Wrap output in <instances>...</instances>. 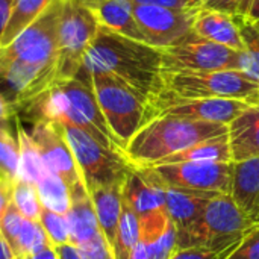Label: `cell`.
Returning a JSON list of instances; mask_svg holds the SVG:
<instances>
[{
	"instance_id": "ab89813d",
	"label": "cell",
	"mask_w": 259,
	"mask_h": 259,
	"mask_svg": "<svg viewBox=\"0 0 259 259\" xmlns=\"http://www.w3.org/2000/svg\"><path fill=\"white\" fill-rule=\"evenodd\" d=\"M244 23H258L259 21V0H250L246 12L240 18Z\"/></svg>"
},
{
	"instance_id": "f546056e",
	"label": "cell",
	"mask_w": 259,
	"mask_h": 259,
	"mask_svg": "<svg viewBox=\"0 0 259 259\" xmlns=\"http://www.w3.org/2000/svg\"><path fill=\"white\" fill-rule=\"evenodd\" d=\"M12 205L27 220L39 222L42 205L38 197L36 185L17 179L12 184Z\"/></svg>"
},
{
	"instance_id": "9a60e30c",
	"label": "cell",
	"mask_w": 259,
	"mask_h": 259,
	"mask_svg": "<svg viewBox=\"0 0 259 259\" xmlns=\"http://www.w3.org/2000/svg\"><path fill=\"white\" fill-rule=\"evenodd\" d=\"M123 202L138 217L165 209V184L152 168H134L123 184Z\"/></svg>"
},
{
	"instance_id": "ac0fdd59",
	"label": "cell",
	"mask_w": 259,
	"mask_h": 259,
	"mask_svg": "<svg viewBox=\"0 0 259 259\" xmlns=\"http://www.w3.org/2000/svg\"><path fill=\"white\" fill-rule=\"evenodd\" d=\"M96 15L99 26L114 33L146 42L134 17V3L129 0H80ZM147 44V42H146Z\"/></svg>"
},
{
	"instance_id": "7402d4cb",
	"label": "cell",
	"mask_w": 259,
	"mask_h": 259,
	"mask_svg": "<svg viewBox=\"0 0 259 259\" xmlns=\"http://www.w3.org/2000/svg\"><path fill=\"white\" fill-rule=\"evenodd\" d=\"M215 196L217 194L212 193L179 190L165 185V211L171 223L179 231L191 225L203 212L208 202Z\"/></svg>"
},
{
	"instance_id": "ffe728a7",
	"label": "cell",
	"mask_w": 259,
	"mask_h": 259,
	"mask_svg": "<svg viewBox=\"0 0 259 259\" xmlns=\"http://www.w3.org/2000/svg\"><path fill=\"white\" fill-rule=\"evenodd\" d=\"M228 135L232 162L259 156V102L250 103L229 124Z\"/></svg>"
},
{
	"instance_id": "7dc6e473",
	"label": "cell",
	"mask_w": 259,
	"mask_h": 259,
	"mask_svg": "<svg viewBox=\"0 0 259 259\" xmlns=\"http://www.w3.org/2000/svg\"><path fill=\"white\" fill-rule=\"evenodd\" d=\"M0 238H2V235H0Z\"/></svg>"
},
{
	"instance_id": "2e32d148",
	"label": "cell",
	"mask_w": 259,
	"mask_h": 259,
	"mask_svg": "<svg viewBox=\"0 0 259 259\" xmlns=\"http://www.w3.org/2000/svg\"><path fill=\"white\" fill-rule=\"evenodd\" d=\"M67 220L70 226V241L74 247L88 244L102 234L91 196L83 182L70 188V209L67 212Z\"/></svg>"
},
{
	"instance_id": "c3c4849f",
	"label": "cell",
	"mask_w": 259,
	"mask_h": 259,
	"mask_svg": "<svg viewBox=\"0 0 259 259\" xmlns=\"http://www.w3.org/2000/svg\"><path fill=\"white\" fill-rule=\"evenodd\" d=\"M258 24H259V21H258Z\"/></svg>"
},
{
	"instance_id": "44dd1931",
	"label": "cell",
	"mask_w": 259,
	"mask_h": 259,
	"mask_svg": "<svg viewBox=\"0 0 259 259\" xmlns=\"http://www.w3.org/2000/svg\"><path fill=\"white\" fill-rule=\"evenodd\" d=\"M123 184L124 182L112 184L90 191L100 232L106 244L109 246L111 252L114 250L115 246L118 222L123 209Z\"/></svg>"
},
{
	"instance_id": "d6986e66",
	"label": "cell",
	"mask_w": 259,
	"mask_h": 259,
	"mask_svg": "<svg viewBox=\"0 0 259 259\" xmlns=\"http://www.w3.org/2000/svg\"><path fill=\"white\" fill-rule=\"evenodd\" d=\"M231 197L249 220L259 223V156L234 162Z\"/></svg>"
},
{
	"instance_id": "f1b7e54d",
	"label": "cell",
	"mask_w": 259,
	"mask_h": 259,
	"mask_svg": "<svg viewBox=\"0 0 259 259\" xmlns=\"http://www.w3.org/2000/svg\"><path fill=\"white\" fill-rule=\"evenodd\" d=\"M240 29L243 39L241 73H244L252 80L259 82V24L241 21Z\"/></svg>"
},
{
	"instance_id": "ba28073f",
	"label": "cell",
	"mask_w": 259,
	"mask_h": 259,
	"mask_svg": "<svg viewBox=\"0 0 259 259\" xmlns=\"http://www.w3.org/2000/svg\"><path fill=\"white\" fill-rule=\"evenodd\" d=\"M99 27L96 15L83 2L64 0L58 27V82L77 76Z\"/></svg>"
},
{
	"instance_id": "8992f818",
	"label": "cell",
	"mask_w": 259,
	"mask_h": 259,
	"mask_svg": "<svg viewBox=\"0 0 259 259\" xmlns=\"http://www.w3.org/2000/svg\"><path fill=\"white\" fill-rule=\"evenodd\" d=\"M165 91L184 99H237L259 102V82L237 70L164 71Z\"/></svg>"
},
{
	"instance_id": "836d02e7",
	"label": "cell",
	"mask_w": 259,
	"mask_h": 259,
	"mask_svg": "<svg viewBox=\"0 0 259 259\" xmlns=\"http://www.w3.org/2000/svg\"><path fill=\"white\" fill-rule=\"evenodd\" d=\"M249 3H250V0H202L200 8L222 11V12H226V14L241 18L243 14L246 12Z\"/></svg>"
},
{
	"instance_id": "74e56055",
	"label": "cell",
	"mask_w": 259,
	"mask_h": 259,
	"mask_svg": "<svg viewBox=\"0 0 259 259\" xmlns=\"http://www.w3.org/2000/svg\"><path fill=\"white\" fill-rule=\"evenodd\" d=\"M134 5H155V6H167L176 9H188L184 0H129Z\"/></svg>"
},
{
	"instance_id": "52a82bcc",
	"label": "cell",
	"mask_w": 259,
	"mask_h": 259,
	"mask_svg": "<svg viewBox=\"0 0 259 259\" xmlns=\"http://www.w3.org/2000/svg\"><path fill=\"white\" fill-rule=\"evenodd\" d=\"M59 126L70 144L82 182L88 193L100 187L124 182L132 167L121 152L102 146L90 134L76 126Z\"/></svg>"
},
{
	"instance_id": "277c9868",
	"label": "cell",
	"mask_w": 259,
	"mask_h": 259,
	"mask_svg": "<svg viewBox=\"0 0 259 259\" xmlns=\"http://www.w3.org/2000/svg\"><path fill=\"white\" fill-rule=\"evenodd\" d=\"M253 225L232 200L231 194H217L191 225L178 231V250L203 249L222 255Z\"/></svg>"
},
{
	"instance_id": "d6a6232c",
	"label": "cell",
	"mask_w": 259,
	"mask_h": 259,
	"mask_svg": "<svg viewBox=\"0 0 259 259\" xmlns=\"http://www.w3.org/2000/svg\"><path fill=\"white\" fill-rule=\"evenodd\" d=\"M150 259H171L178 252V229L171 223H168L164 234L149 247Z\"/></svg>"
},
{
	"instance_id": "bcb514c9",
	"label": "cell",
	"mask_w": 259,
	"mask_h": 259,
	"mask_svg": "<svg viewBox=\"0 0 259 259\" xmlns=\"http://www.w3.org/2000/svg\"><path fill=\"white\" fill-rule=\"evenodd\" d=\"M187 3L188 8H200V2L202 0H184Z\"/></svg>"
},
{
	"instance_id": "f35d334b",
	"label": "cell",
	"mask_w": 259,
	"mask_h": 259,
	"mask_svg": "<svg viewBox=\"0 0 259 259\" xmlns=\"http://www.w3.org/2000/svg\"><path fill=\"white\" fill-rule=\"evenodd\" d=\"M12 5H14V0H0V38L5 32L6 24H8Z\"/></svg>"
},
{
	"instance_id": "484cf974",
	"label": "cell",
	"mask_w": 259,
	"mask_h": 259,
	"mask_svg": "<svg viewBox=\"0 0 259 259\" xmlns=\"http://www.w3.org/2000/svg\"><path fill=\"white\" fill-rule=\"evenodd\" d=\"M36 191L42 208L67 215L70 209V187L62 178L46 170L36 184Z\"/></svg>"
},
{
	"instance_id": "1f68e13d",
	"label": "cell",
	"mask_w": 259,
	"mask_h": 259,
	"mask_svg": "<svg viewBox=\"0 0 259 259\" xmlns=\"http://www.w3.org/2000/svg\"><path fill=\"white\" fill-rule=\"evenodd\" d=\"M220 259H259V223H255Z\"/></svg>"
},
{
	"instance_id": "f6af8a7d",
	"label": "cell",
	"mask_w": 259,
	"mask_h": 259,
	"mask_svg": "<svg viewBox=\"0 0 259 259\" xmlns=\"http://www.w3.org/2000/svg\"><path fill=\"white\" fill-rule=\"evenodd\" d=\"M0 259H17L3 238H0Z\"/></svg>"
},
{
	"instance_id": "4dcf8cb0",
	"label": "cell",
	"mask_w": 259,
	"mask_h": 259,
	"mask_svg": "<svg viewBox=\"0 0 259 259\" xmlns=\"http://www.w3.org/2000/svg\"><path fill=\"white\" fill-rule=\"evenodd\" d=\"M39 225L44 229L50 244L56 249L71 244L70 241V226L67 215L49 211L42 208L41 215H39Z\"/></svg>"
},
{
	"instance_id": "5bb4252c",
	"label": "cell",
	"mask_w": 259,
	"mask_h": 259,
	"mask_svg": "<svg viewBox=\"0 0 259 259\" xmlns=\"http://www.w3.org/2000/svg\"><path fill=\"white\" fill-rule=\"evenodd\" d=\"M0 235L17 259L30 258L50 246L39 222L24 219L12 202L0 219Z\"/></svg>"
},
{
	"instance_id": "7a4b0ae2",
	"label": "cell",
	"mask_w": 259,
	"mask_h": 259,
	"mask_svg": "<svg viewBox=\"0 0 259 259\" xmlns=\"http://www.w3.org/2000/svg\"><path fill=\"white\" fill-rule=\"evenodd\" d=\"M80 70L87 74L102 73L118 79L143 96L147 105L165 90L161 49L105 27H99Z\"/></svg>"
},
{
	"instance_id": "6da1fadb",
	"label": "cell",
	"mask_w": 259,
	"mask_h": 259,
	"mask_svg": "<svg viewBox=\"0 0 259 259\" xmlns=\"http://www.w3.org/2000/svg\"><path fill=\"white\" fill-rule=\"evenodd\" d=\"M64 0L52 5L0 49V93L15 114L58 82V27Z\"/></svg>"
},
{
	"instance_id": "cb8c5ba5",
	"label": "cell",
	"mask_w": 259,
	"mask_h": 259,
	"mask_svg": "<svg viewBox=\"0 0 259 259\" xmlns=\"http://www.w3.org/2000/svg\"><path fill=\"white\" fill-rule=\"evenodd\" d=\"M53 0H14L11 15L0 38V49L9 46L21 32H24Z\"/></svg>"
},
{
	"instance_id": "9c48e42d",
	"label": "cell",
	"mask_w": 259,
	"mask_h": 259,
	"mask_svg": "<svg viewBox=\"0 0 259 259\" xmlns=\"http://www.w3.org/2000/svg\"><path fill=\"white\" fill-rule=\"evenodd\" d=\"M162 68L176 71H241V52L217 44L191 32L185 39L171 47L161 49Z\"/></svg>"
},
{
	"instance_id": "4316f807",
	"label": "cell",
	"mask_w": 259,
	"mask_h": 259,
	"mask_svg": "<svg viewBox=\"0 0 259 259\" xmlns=\"http://www.w3.org/2000/svg\"><path fill=\"white\" fill-rule=\"evenodd\" d=\"M140 241V217L123 202L121 217L118 222L117 240L112 250L114 259H131L132 250Z\"/></svg>"
},
{
	"instance_id": "60d3db41",
	"label": "cell",
	"mask_w": 259,
	"mask_h": 259,
	"mask_svg": "<svg viewBox=\"0 0 259 259\" xmlns=\"http://www.w3.org/2000/svg\"><path fill=\"white\" fill-rule=\"evenodd\" d=\"M14 117H15V111L0 93V121H11V118Z\"/></svg>"
},
{
	"instance_id": "83f0119b",
	"label": "cell",
	"mask_w": 259,
	"mask_h": 259,
	"mask_svg": "<svg viewBox=\"0 0 259 259\" xmlns=\"http://www.w3.org/2000/svg\"><path fill=\"white\" fill-rule=\"evenodd\" d=\"M9 123L11 121H0V178L14 184L18 179L20 146Z\"/></svg>"
},
{
	"instance_id": "4fadbf2b",
	"label": "cell",
	"mask_w": 259,
	"mask_h": 259,
	"mask_svg": "<svg viewBox=\"0 0 259 259\" xmlns=\"http://www.w3.org/2000/svg\"><path fill=\"white\" fill-rule=\"evenodd\" d=\"M30 135L49 171L62 178L70 188L82 182L76 159L59 124L44 120L33 121Z\"/></svg>"
},
{
	"instance_id": "d4e9b609",
	"label": "cell",
	"mask_w": 259,
	"mask_h": 259,
	"mask_svg": "<svg viewBox=\"0 0 259 259\" xmlns=\"http://www.w3.org/2000/svg\"><path fill=\"white\" fill-rule=\"evenodd\" d=\"M17 123V138L20 146V161H18V179L36 185L38 181L46 173V165L35 144L30 132H27L20 121L15 118Z\"/></svg>"
},
{
	"instance_id": "7bdbcfd3",
	"label": "cell",
	"mask_w": 259,
	"mask_h": 259,
	"mask_svg": "<svg viewBox=\"0 0 259 259\" xmlns=\"http://www.w3.org/2000/svg\"><path fill=\"white\" fill-rule=\"evenodd\" d=\"M131 259H150V252L146 243H143L141 240L137 243V246L132 250Z\"/></svg>"
},
{
	"instance_id": "8fae6325",
	"label": "cell",
	"mask_w": 259,
	"mask_h": 259,
	"mask_svg": "<svg viewBox=\"0 0 259 259\" xmlns=\"http://www.w3.org/2000/svg\"><path fill=\"white\" fill-rule=\"evenodd\" d=\"M200 8L176 9L155 5H134V17L146 42L156 47L179 44L193 32V24Z\"/></svg>"
},
{
	"instance_id": "e0dca14e",
	"label": "cell",
	"mask_w": 259,
	"mask_h": 259,
	"mask_svg": "<svg viewBox=\"0 0 259 259\" xmlns=\"http://www.w3.org/2000/svg\"><path fill=\"white\" fill-rule=\"evenodd\" d=\"M240 23V18L235 15L200 8L193 24V32L232 50L243 52Z\"/></svg>"
},
{
	"instance_id": "ee69618b",
	"label": "cell",
	"mask_w": 259,
	"mask_h": 259,
	"mask_svg": "<svg viewBox=\"0 0 259 259\" xmlns=\"http://www.w3.org/2000/svg\"><path fill=\"white\" fill-rule=\"evenodd\" d=\"M27 259H61V258H59L58 249H56V247H53V246L50 244V246H47L46 249H42L41 252L35 253L33 256H30V258H27Z\"/></svg>"
},
{
	"instance_id": "3957f363",
	"label": "cell",
	"mask_w": 259,
	"mask_h": 259,
	"mask_svg": "<svg viewBox=\"0 0 259 259\" xmlns=\"http://www.w3.org/2000/svg\"><path fill=\"white\" fill-rule=\"evenodd\" d=\"M228 132V124L162 115L143 124L121 153L131 167L149 168L175 153Z\"/></svg>"
},
{
	"instance_id": "8d00e7d4",
	"label": "cell",
	"mask_w": 259,
	"mask_h": 259,
	"mask_svg": "<svg viewBox=\"0 0 259 259\" xmlns=\"http://www.w3.org/2000/svg\"><path fill=\"white\" fill-rule=\"evenodd\" d=\"M12 200V184L0 178V219L9 208Z\"/></svg>"
},
{
	"instance_id": "b9f144b4",
	"label": "cell",
	"mask_w": 259,
	"mask_h": 259,
	"mask_svg": "<svg viewBox=\"0 0 259 259\" xmlns=\"http://www.w3.org/2000/svg\"><path fill=\"white\" fill-rule=\"evenodd\" d=\"M59 258L61 259H83L82 255L79 253V250L73 246V244H67L58 249Z\"/></svg>"
},
{
	"instance_id": "d590c367",
	"label": "cell",
	"mask_w": 259,
	"mask_h": 259,
	"mask_svg": "<svg viewBox=\"0 0 259 259\" xmlns=\"http://www.w3.org/2000/svg\"><path fill=\"white\" fill-rule=\"evenodd\" d=\"M171 259H220V255L203 249H179Z\"/></svg>"
},
{
	"instance_id": "5b68a950",
	"label": "cell",
	"mask_w": 259,
	"mask_h": 259,
	"mask_svg": "<svg viewBox=\"0 0 259 259\" xmlns=\"http://www.w3.org/2000/svg\"><path fill=\"white\" fill-rule=\"evenodd\" d=\"M87 76L91 80L102 114L123 152L126 144L146 123L147 102L135 90L112 76L102 73Z\"/></svg>"
},
{
	"instance_id": "30bf717a",
	"label": "cell",
	"mask_w": 259,
	"mask_h": 259,
	"mask_svg": "<svg viewBox=\"0 0 259 259\" xmlns=\"http://www.w3.org/2000/svg\"><path fill=\"white\" fill-rule=\"evenodd\" d=\"M250 103L255 102L237 99H184L164 90L147 105L146 123L155 117L167 115L229 126Z\"/></svg>"
},
{
	"instance_id": "603a6c76",
	"label": "cell",
	"mask_w": 259,
	"mask_h": 259,
	"mask_svg": "<svg viewBox=\"0 0 259 259\" xmlns=\"http://www.w3.org/2000/svg\"><path fill=\"white\" fill-rule=\"evenodd\" d=\"M217 164V162H232L231 156V146H229V135H220L206 141H202L187 150L175 153L158 165L165 164ZM156 167V165H155Z\"/></svg>"
},
{
	"instance_id": "e575fe53",
	"label": "cell",
	"mask_w": 259,
	"mask_h": 259,
	"mask_svg": "<svg viewBox=\"0 0 259 259\" xmlns=\"http://www.w3.org/2000/svg\"><path fill=\"white\" fill-rule=\"evenodd\" d=\"M76 249L79 250L83 259H114V255L102 234L93 241H90L88 244H83Z\"/></svg>"
},
{
	"instance_id": "7c38bea8",
	"label": "cell",
	"mask_w": 259,
	"mask_h": 259,
	"mask_svg": "<svg viewBox=\"0 0 259 259\" xmlns=\"http://www.w3.org/2000/svg\"><path fill=\"white\" fill-rule=\"evenodd\" d=\"M156 176L171 188L212 193V194H231L234 162L217 164H165L149 167Z\"/></svg>"
}]
</instances>
